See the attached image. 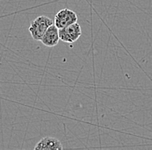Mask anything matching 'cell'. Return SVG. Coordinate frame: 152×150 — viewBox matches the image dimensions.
Wrapping results in <instances>:
<instances>
[{"mask_svg": "<svg viewBox=\"0 0 152 150\" xmlns=\"http://www.w3.org/2000/svg\"><path fill=\"white\" fill-rule=\"evenodd\" d=\"M52 24H54V21L48 17L39 16L31 22L28 27V31L34 40L41 41L48 29Z\"/></svg>", "mask_w": 152, "mask_h": 150, "instance_id": "1", "label": "cell"}, {"mask_svg": "<svg viewBox=\"0 0 152 150\" xmlns=\"http://www.w3.org/2000/svg\"><path fill=\"white\" fill-rule=\"evenodd\" d=\"M81 34H82L81 27L78 24V22L64 28L59 29L60 39L64 43L73 44L80 38Z\"/></svg>", "mask_w": 152, "mask_h": 150, "instance_id": "2", "label": "cell"}, {"mask_svg": "<svg viewBox=\"0 0 152 150\" xmlns=\"http://www.w3.org/2000/svg\"><path fill=\"white\" fill-rule=\"evenodd\" d=\"M78 21V16L74 10L70 9H62L58 11L55 17L54 24L58 29L66 27Z\"/></svg>", "mask_w": 152, "mask_h": 150, "instance_id": "3", "label": "cell"}, {"mask_svg": "<svg viewBox=\"0 0 152 150\" xmlns=\"http://www.w3.org/2000/svg\"><path fill=\"white\" fill-rule=\"evenodd\" d=\"M60 40L61 39L59 35V29L54 24L48 29L47 31L41 39V42L43 45L47 47H55L58 44Z\"/></svg>", "mask_w": 152, "mask_h": 150, "instance_id": "4", "label": "cell"}, {"mask_svg": "<svg viewBox=\"0 0 152 150\" xmlns=\"http://www.w3.org/2000/svg\"><path fill=\"white\" fill-rule=\"evenodd\" d=\"M63 146L58 139L51 136L42 138L35 146V150H61Z\"/></svg>", "mask_w": 152, "mask_h": 150, "instance_id": "5", "label": "cell"}]
</instances>
